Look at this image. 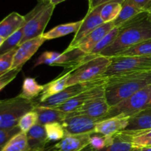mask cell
<instances>
[{"label":"cell","mask_w":151,"mask_h":151,"mask_svg":"<svg viewBox=\"0 0 151 151\" xmlns=\"http://www.w3.org/2000/svg\"><path fill=\"white\" fill-rule=\"evenodd\" d=\"M110 58V65L101 76L103 78L151 72V55L113 56Z\"/></svg>","instance_id":"cell-4"},{"label":"cell","mask_w":151,"mask_h":151,"mask_svg":"<svg viewBox=\"0 0 151 151\" xmlns=\"http://www.w3.org/2000/svg\"><path fill=\"white\" fill-rule=\"evenodd\" d=\"M24 16L13 12L0 22V37L6 39L24 25Z\"/></svg>","instance_id":"cell-18"},{"label":"cell","mask_w":151,"mask_h":151,"mask_svg":"<svg viewBox=\"0 0 151 151\" xmlns=\"http://www.w3.org/2000/svg\"><path fill=\"white\" fill-rule=\"evenodd\" d=\"M81 24H82V20L58 25L55 27L49 30L48 32H44L42 36L46 41H47V40L60 38V37L65 36V35H67L71 33H74V32L76 33L78 29H79Z\"/></svg>","instance_id":"cell-23"},{"label":"cell","mask_w":151,"mask_h":151,"mask_svg":"<svg viewBox=\"0 0 151 151\" xmlns=\"http://www.w3.org/2000/svg\"><path fill=\"white\" fill-rule=\"evenodd\" d=\"M34 111L38 114V123L43 125L55 122L62 123L68 114L67 113H65L56 108H48L44 106H35Z\"/></svg>","instance_id":"cell-21"},{"label":"cell","mask_w":151,"mask_h":151,"mask_svg":"<svg viewBox=\"0 0 151 151\" xmlns=\"http://www.w3.org/2000/svg\"><path fill=\"white\" fill-rule=\"evenodd\" d=\"M72 72H73L72 70H69L60 76L56 78L53 81L44 85V90H43L41 95L37 98L36 100H34L35 104V103H42L52 96L63 91L66 87L68 79H69V76Z\"/></svg>","instance_id":"cell-17"},{"label":"cell","mask_w":151,"mask_h":151,"mask_svg":"<svg viewBox=\"0 0 151 151\" xmlns=\"http://www.w3.org/2000/svg\"><path fill=\"white\" fill-rule=\"evenodd\" d=\"M23 34L24 31L23 27H22L19 30L14 32L13 35L6 38L2 45L0 47V55L10 51V50L17 48L20 44L21 41H22V38H23Z\"/></svg>","instance_id":"cell-30"},{"label":"cell","mask_w":151,"mask_h":151,"mask_svg":"<svg viewBox=\"0 0 151 151\" xmlns=\"http://www.w3.org/2000/svg\"><path fill=\"white\" fill-rule=\"evenodd\" d=\"M1 151H32L28 144L26 133L21 131L14 136Z\"/></svg>","instance_id":"cell-27"},{"label":"cell","mask_w":151,"mask_h":151,"mask_svg":"<svg viewBox=\"0 0 151 151\" xmlns=\"http://www.w3.org/2000/svg\"><path fill=\"white\" fill-rule=\"evenodd\" d=\"M100 122L98 119L86 115L73 114L68 113L62 122V125L67 134H82L91 133L94 131L96 124Z\"/></svg>","instance_id":"cell-10"},{"label":"cell","mask_w":151,"mask_h":151,"mask_svg":"<svg viewBox=\"0 0 151 151\" xmlns=\"http://www.w3.org/2000/svg\"><path fill=\"white\" fill-rule=\"evenodd\" d=\"M132 4L144 12H149L151 10V0H130Z\"/></svg>","instance_id":"cell-37"},{"label":"cell","mask_w":151,"mask_h":151,"mask_svg":"<svg viewBox=\"0 0 151 151\" xmlns=\"http://www.w3.org/2000/svg\"><path fill=\"white\" fill-rule=\"evenodd\" d=\"M38 2H47V1H50V0H37Z\"/></svg>","instance_id":"cell-47"},{"label":"cell","mask_w":151,"mask_h":151,"mask_svg":"<svg viewBox=\"0 0 151 151\" xmlns=\"http://www.w3.org/2000/svg\"><path fill=\"white\" fill-rule=\"evenodd\" d=\"M106 82V78L100 77V78H97L94 81H89V82L78 83L75 85L70 86H67L63 91L52 96L45 101L42 102V103H35V105L38 106H44V107L57 108L86 90L99 86L105 85Z\"/></svg>","instance_id":"cell-8"},{"label":"cell","mask_w":151,"mask_h":151,"mask_svg":"<svg viewBox=\"0 0 151 151\" xmlns=\"http://www.w3.org/2000/svg\"><path fill=\"white\" fill-rule=\"evenodd\" d=\"M119 27H114L112 30H111L107 35L105 37H103V39L95 46L92 51L89 53V55L91 56H98L100 55V53L103 51L106 48H107L109 45L114 42L115 39H116V36L119 32Z\"/></svg>","instance_id":"cell-31"},{"label":"cell","mask_w":151,"mask_h":151,"mask_svg":"<svg viewBox=\"0 0 151 151\" xmlns=\"http://www.w3.org/2000/svg\"><path fill=\"white\" fill-rule=\"evenodd\" d=\"M106 78L105 97L111 107L150 85L151 72L114 75Z\"/></svg>","instance_id":"cell-2"},{"label":"cell","mask_w":151,"mask_h":151,"mask_svg":"<svg viewBox=\"0 0 151 151\" xmlns=\"http://www.w3.org/2000/svg\"><path fill=\"white\" fill-rule=\"evenodd\" d=\"M133 137L128 131H121L114 135L113 142L103 150L98 151H131Z\"/></svg>","instance_id":"cell-22"},{"label":"cell","mask_w":151,"mask_h":151,"mask_svg":"<svg viewBox=\"0 0 151 151\" xmlns=\"http://www.w3.org/2000/svg\"><path fill=\"white\" fill-rule=\"evenodd\" d=\"M28 144L31 150H40L46 148L50 142L47 140L44 125L37 123L27 133Z\"/></svg>","instance_id":"cell-19"},{"label":"cell","mask_w":151,"mask_h":151,"mask_svg":"<svg viewBox=\"0 0 151 151\" xmlns=\"http://www.w3.org/2000/svg\"><path fill=\"white\" fill-rule=\"evenodd\" d=\"M91 133L67 134L63 139L55 144V151H82L89 145Z\"/></svg>","instance_id":"cell-14"},{"label":"cell","mask_w":151,"mask_h":151,"mask_svg":"<svg viewBox=\"0 0 151 151\" xmlns=\"http://www.w3.org/2000/svg\"><path fill=\"white\" fill-rule=\"evenodd\" d=\"M150 91L151 84L118 104L111 106L102 120L116 116L130 118L144 110L148 103Z\"/></svg>","instance_id":"cell-7"},{"label":"cell","mask_w":151,"mask_h":151,"mask_svg":"<svg viewBox=\"0 0 151 151\" xmlns=\"http://www.w3.org/2000/svg\"><path fill=\"white\" fill-rule=\"evenodd\" d=\"M151 55V38L138 43L115 56H145Z\"/></svg>","instance_id":"cell-28"},{"label":"cell","mask_w":151,"mask_h":151,"mask_svg":"<svg viewBox=\"0 0 151 151\" xmlns=\"http://www.w3.org/2000/svg\"><path fill=\"white\" fill-rule=\"evenodd\" d=\"M123 1L124 0H115L103 4L100 11V17L103 23L112 22L117 18Z\"/></svg>","instance_id":"cell-26"},{"label":"cell","mask_w":151,"mask_h":151,"mask_svg":"<svg viewBox=\"0 0 151 151\" xmlns=\"http://www.w3.org/2000/svg\"><path fill=\"white\" fill-rule=\"evenodd\" d=\"M33 151H55V145H48L46 148L43 149V150Z\"/></svg>","instance_id":"cell-40"},{"label":"cell","mask_w":151,"mask_h":151,"mask_svg":"<svg viewBox=\"0 0 151 151\" xmlns=\"http://www.w3.org/2000/svg\"><path fill=\"white\" fill-rule=\"evenodd\" d=\"M105 96V85L99 86L94 88H90L83 92L73 97L71 100H68L61 106H58L56 109L65 112V113H72L81 107L83 103L92 99Z\"/></svg>","instance_id":"cell-13"},{"label":"cell","mask_w":151,"mask_h":151,"mask_svg":"<svg viewBox=\"0 0 151 151\" xmlns=\"http://www.w3.org/2000/svg\"><path fill=\"white\" fill-rule=\"evenodd\" d=\"M151 38V19L143 12L119 27L116 39L100 55L111 58L123 50Z\"/></svg>","instance_id":"cell-1"},{"label":"cell","mask_w":151,"mask_h":151,"mask_svg":"<svg viewBox=\"0 0 151 151\" xmlns=\"http://www.w3.org/2000/svg\"><path fill=\"white\" fill-rule=\"evenodd\" d=\"M129 118L112 117L97 122L94 128V132L103 136H113L125 131L128 124Z\"/></svg>","instance_id":"cell-16"},{"label":"cell","mask_w":151,"mask_h":151,"mask_svg":"<svg viewBox=\"0 0 151 151\" xmlns=\"http://www.w3.org/2000/svg\"><path fill=\"white\" fill-rule=\"evenodd\" d=\"M111 58L98 55L84 62L71 73L66 87L78 83L89 82L100 78L110 65Z\"/></svg>","instance_id":"cell-6"},{"label":"cell","mask_w":151,"mask_h":151,"mask_svg":"<svg viewBox=\"0 0 151 151\" xmlns=\"http://www.w3.org/2000/svg\"><path fill=\"white\" fill-rule=\"evenodd\" d=\"M17 48L0 55V73H5L7 71L10 70L13 64V57Z\"/></svg>","instance_id":"cell-35"},{"label":"cell","mask_w":151,"mask_h":151,"mask_svg":"<svg viewBox=\"0 0 151 151\" xmlns=\"http://www.w3.org/2000/svg\"><path fill=\"white\" fill-rule=\"evenodd\" d=\"M151 128V108L145 109L136 114L128 119V124L125 131L137 132Z\"/></svg>","instance_id":"cell-20"},{"label":"cell","mask_w":151,"mask_h":151,"mask_svg":"<svg viewBox=\"0 0 151 151\" xmlns=\"http://www.w3.org/2000/svg\"><path fill=\"white\" fill-rule=\"evenodd\" d=\"M113 136H103L94 132L91 133L90 137L89 146L95 151L103 150L113 142Z\"/></svg>","instance_id":"cell-32"},{"label":"cell","mask_w":151,"mask_h":151,"mask_svg":"<svg viewBox=\"0 0 151 151\" xmlns=\"http://www.w3.org/2000/svg\"><path fill=\"white\" fill-rule=\"evenodd\" d=\"M111 106L108 103L105 96L92 99L86 102L75 111L73 114L86 115L101 121L109 112Z\"/></svg>","instance_id":"cell-12"},{"label":"cell","mask_w":151,"mask_h":151,"mask_svg":"<svg viewBox=\"0 0 151 151\" xmlns=\"http://www.w3.org/2000/svg\"><path fill=\"white\" fill-rule=\"evenodd\" d=\"M143 12L144 11L139 9L134 4H132L130 0H124L119 16L113 22L114 27H120L124 24L129 22L130 20L135 18L136 16Z\"/></svg>","instance_id":"cell-24"},{"label":"cell","mask_w":151,"mask_h":151,"mask_svg":"<svg viewBox=\"0 0 151 151\" xmlns=\"http://www.w3.org/2000/svg\"><path fill=\"white\" fill-rule=\"evenodd\" d=\"M35 102L19 95L0 100V128H10L18 126L21 118L35 109Z\"/></svg>","instance_id":"cell-5"},{"label":"cell","mask_w":151,"mask_h":151,"mask_svg":"<svg viewBox=\"0 0 151 151\" xmlns=\"http://www.w3.org/2000/svg\"><path fill=\"white\" fill-rule=\"evenodd\" d=\"M66 1V0H50V2L51 3L52 5L54 6H56L57 4H60V3L63 2V1Z\"/></svg>","instance_id":"cell-41"},{"label":"cell","mask_w":151,"mask_h":151,"mask_svg":"<svg viewBox=\"0 0 151 151\" xmlns=\"http://www.w3.org/2000/svg\"><path fill=\"white\" fill-rule=\"evenodd\" d=\"M19 132H21V130L18 126L10 128H0V151L2 150L7 142Z\"/></svg>","instance_id":"cell-34"},{"label":"cell","mask_w":151,"mask_h":151,"mask_svg":"<svg viewBox=\"0 0 151 151\" xmlns=\"http://www.w3.org/2000/svg\"><path fill=\"white\" fill-rule=\"evenodd\" d=\"M149 108H151V91H150V97H149L148 103H147L145 109H149Z\"/></svg>","instance_id":"cell-42"},{"label":"cell","mask_w":151,"mask_h":151,"mask_svg":"<svg viewBox=\"0 0 151 151\" xmlns=\"http://www.w3.org/2000/svg\"><path fill=\"white\" fill-rule=\"evenodd\" d=\"M82 151H95V150H93V149L91 148V147H90L89 145H88V147H86V148H85V149H83V150Z\"/></svg>","instance_id":"cell-44"},{"label":"cell","mask_w":151,"mask_h":151,"mask_svg":"<svg viewBox=\"0 0 151 151\" xmlns=\"http://www.w3.org/2000/svg\"><path fill=\"white\" fill-rule=\"evenodd\" d=\"M103 5L98 6L90 11H87L86 16L82 19V24L79 29L75 33L69 47L64 51L65 52H71L77 49L78 45L86 37L88 36L96 28L103 24V22L100 17V11H101Z\"/></svg>","instance_id":"cell-9"},{"label":"cell","mask_w":151,"mask_h":151,"mask_svg":"<svg viewBox=\"0 0 151 151\" xmlns=\"http://www.w3.org/2000/svg\"><path fill=\"white\" fill-rule=\"evenodd\" d=\"M44 90V86L38 83L36 80L32 78H27L22 84V91L19 94V97L24 99L34 101L41 95Z\"/></svg>","instance_id":"cell-25"},{"label":"cell","mask_w":151,"mask_h":151,"mask_svg":"<svg viewBox=\"0 0 151 151\" xmlns=\"http://www.w3.org/2000/svg\"><path fill=\"white\" fill-rule=\"evenodd\" d=\"M45 41L46 40L41 35L20 44L14 55L13 64L10 69L22 68L24 63L35 55Z\"/></svg>","instance_id":"cell-11"},{"label":"cell","mask_w":151,"mask_h":151,"mask_svg":"<svg viewBox=\"0 0 151 151\" xmlns=\"http://www.w3.org/2000/svg\"><path fill=\"white\" fill-rule=\"evenodd\" d=\"M21 70H22V68H17V69H10L3 74L0 77V91L7 86L12 81H13Z\"/></svg>","instance_id":"cell-36"},{"label":"cell","mask_w":151,"mask_h":151,"mask_svg":"<svg viewBox=\"0 0 151 151\" xmlns=\"http://www.w3.org/2000/svg\"><path fill=\"white\" fill-rule=\"evenodd\" d=\"M4 38H1V37H0V47H1V46L2 45V44L3 43H4Z\"/></svg>","instance_id":"cell-45"},{"label":"cell","mask_w":151,"mask_h":151,"mask_svg":"<svg viewBox=\"0 0 151 151\" xmlns=\"http://www.w3.org/2000/svg\"><path fill=\"white\" fill-rule=\"evenodd\" d=\"M128 133L132 135V137H135V136H142V137H151V128L150 129L146 130V131H137V132H129Z\"/></svg>","instance_id":"cell-39"},{"label":"cell","mask_w":151,"mask_h":151,"mask_svg":"<svg viewBox=\"0 0 151 151\" xmlns=\"http://www.w3.org/2000/svg\"><path fill=\"white\" fill-rule=\"evenodd\" d=\"M115 1V0H88V11L93 10L98 6L103 5L110 1Z\"/></svg>","instance_id":"cell-38"},{"label":"cell","mask_w":151,"mask_h":151,"mask_svg":"<svg viewBox=\"0 0 151 151\" xmlns=\"http://www.w3.org/2000/svg\"><path fill=\"white\" fill-rule=\"evenodd\" d=\"M55 6L50 1L38 2L30 12L25 15V24L23 26V38L20 44L44 34ZM19 44V45H20Z\"/></svg>","instance_id":"cell-3"},{"label":"cell","mask_w":151,"mask_h":151,"mask_svg":"<svg viewBox=\"0 0 151 151\" xmlns=\"http://www.w3.org/2000/svg\"><path fill=\"white\" fill-rule=\"evenodd\" d=\"M38 114L33 109L31 111L25 114L21 118L19 123H18V127L22 132L27 134L34 125L38 123Z\"/></svg>","instance_id":"cell-33"},{"label":"cell","mask_w":151,"mask_h":151,"mask_svg":"<svg viewBox=\"0 0 151 151\" xmlns=\"http://www.w3.org/2000/svg\"><path fill=\"white\" fill-rule=\"evenodd\" d=\"M141 149L142 151H151V147H142Z\"/></svg>","instance_id":"cell-43"},{"label":"cell","mask_w":151,"mask_h":151,"mask_svg":"<svg viewBox=\"0 0 151 151\" xmlns=\"http://www.w3.org/2000/svg\"><path fill=\"white\" fill-rule=\"evenodd\" d=\"M114 27L113 22L103 23L92 31L88 36L86 37L78 45L77 49H78L83 54H89L95 46L103 39V37L106 36Z\"/></svg>","instance_id":"cell-15"},{"label":"cell","mask_w":151,"mask_h":151,"mask_svg":"<svg viewBox=\"0 0 151 151\" xmlns=\"http://www.w3.org/2000/svg\"><path fill=\"white\" fill-rule=\"evenodd\" d=\"M148 14H149V17H150V19H151V10H150V12H149V13H148Z\"/></svg>","instance_id":"cell-48"},{"label":"cell","mask_w":151,"mask_h":151,"mask_svg":"<svg viewBox=\"0 0 151 151\" xmlns=\"http://www.w3.org/2000/svg\"><path fill=\"white\" fill-rule=\"evenodd\" d=\"M44 128L49 142L60 141L66 135L63 125L60 122H55L47 124L44 125Z\"/></svg>","instance_id":"cell-29"},{"label":"cell","mask_w":151,"mask_h":151,"mask_svg":"<svg viewBox=\"0 0 151 151\" xmlns=\"http://www.w3.org/2000/svg\"><path fill=\"white\" fill-rule=\"evenodd\" d=\"M131 151H142L140 148H138V147H134V148L131 150Z\"/></svg>","instance_id":"cell-46"},{"label":"cell","mask_w":151,"mask_h":151,"mask_svg":"<svg viewBox=\"0 0 151 151\" xmlns=\"http://www.w3.org/2000/svg\"><path fill=\"white\" fill-rule=\"evenodd\" d=\"M3 74H4V73H0V77H1V75H3Z\"/></svg>","instance_id":"cell-49"}]
</instances>
